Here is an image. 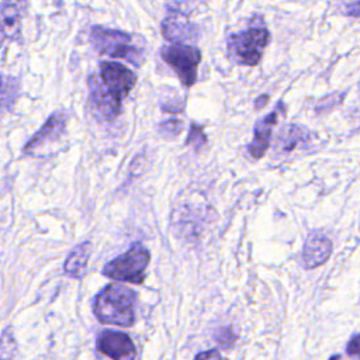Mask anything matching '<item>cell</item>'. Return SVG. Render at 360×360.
I'll return each mask as SVG.
<instances>
[{
    "mask_svg": "<svg viewBox=\"0 0 360 360\" xmlns=\"http://www.w3.org/2000/svg\"><path fill=\"white\" fill-rule=\"evenodd\" d=\"M346 353L349 354L350 359L353 360H360V333L359 335H354L347 346H346Z\"/></svg>",
    "mask_w": 360,
    "mask_h": 360,
    "instance_id": "e0dca14e",
    "label": "cell"
},
{
    "mask_svg": "<svg viewBox=\"0 0 360 360\" xmlns=\"http://www.w3.org/2000/svg\"><path fill=\"white\" fill-rule=\"evenodd\" d=\"M280 108H283L281 103L277 105V108L273 112H270L269 115H266L264 118L257 121V124L255 127L253 139H252V142L248 146V150H249L252 158L260 159L267 152V149L270 146L271 129H273V127L277 122V118H278V114H280Z\"/></svg>",
    "mask_w": 360,
    "mask_h": 360,
    "instance_id": "8fae6325",
    "label": "cell"
},
{
    "mask_svg": "<svg viewBox=\"0 0 360 360\" xmlns=\"http://www.w3.org/2000/svg\"><path fill=\"white\" fill-rule=\"evenodd\" d=\"M162 59L177 73L183 86L190 87L197 80V68L201 62V51L194 45L172 44L160 49Z\"/></svg>",
    "mask_w": 360,
    "mask_h": 360,
    "instance_id": "5b68a950",
    "label": "cell"
},
{
    "mask_svg": "<svg viewBox=\"0 0 360 360\" xmlns=\"http://www.w3.org/2000/svg\"><path fill=\"white\" fill-rule=\"evenodd\" d=\"M89 98L93 110L103 120H112L120 114L121 103L105 91L103 83L96 76L89 77Z\"/></svg>",
    "mask_w": 360,
    "mask_h": 360,
    "instance_id": "30bf717a",
    "label": "cell"
},
{
    "mask_svg": "<svg viewBox=\"0 0 360 360\" xmlns=\"http://www.w3.org/2000/svg\"><path fill=\"white\" fill-rule=\"evenodd\" d=\"M97 349L112 360H129L135 356L134 342L122 332L104 330L97 339Z\"/></svg>",
    "mask_w": 360,
    "mask_h": 360,
    "instance_id": "ba28073f",
    "label": "cell"
},
{
    "mask_svg": "<svg viewBox=\"0 0 360 360\" xmlns=\"http://www.w3.org/2000/svg\"><path fill=\"white\" fill-rule=\"evenodd\" d=\"M332 253V242L322 233H312L307 238L302 249V257L307 267L322 266Z\"/></svg>",
    "mask_w": 360,
    "mask_h": 360,
    "instance_id": "7c38bea8",
    "label": "cell"
},
{
    "mask_svg": "<svg viewBox=\"0 0 360 360\" xmlns=\"http://www.w3.org/2000/svg\"><path fill=\"white\" fill-rule=\"evenodd\" d=\"M65 124H66V114L63 111L53 112L42 125V128L27 142V145L24 146V153L34 155L42 146L59 139V136L65 129Z\"/></svg>",
    "mask_w": 360,
    "mask_h": 360,
    "instance_id": "9c48e42d",
    "label": "cell"
},
{
    "mask_svg": "<svg viewBox=\"0 0 360 360\" xmlns=\"http://www.w3.org/2000/svg\"><path fill=\"white\" fill-rule=\"evenodd\" d=\"M194 360H222V357L218 350L211 349V350H205V352L197 354V357Z\"/></svg>",
    "mask_w": 360,
    "mask_h": 360,
    "instance_id": "d6986e66",
    "label": "cell"
},
{
    "mask_svg": "<svg viewBox=\"0 0 360 360\" xmlns=\"http://www.w3.org/2000/svg\"><path fill=\"white\" fill-rule=\"evenodd\" d=\"M135 292L121 284H110L98 292L94 314L103 323L131 326L135 319Z\"/></svg>",
    "mask_w": 360,
    "mask_h": 360,
    "instance_id": "6da1fadb",
    "label": "cell"
},
{
    "mask_svg": "<svg viewBox=\"0 0 360 360\" xmlns=\"http://www.w3.org/2000/svg\"><path fill=\"white\" fill-rule=\"evenodd\" d=\"M21 8L15 1L6 0L1 8V31L4 37H13L20 27Z\"/></svg>",
    "mask_w": 360,
    "mask_h": 360,
    "instance_id": "5bb4252c",
    "label": "cell"
},
{
    "mask_svg": "<svg viewBox=\"0 0 360 360\" xmlns=\"http://www.w3.org/2000/svg\"><path fill=\"white\" fill-rule=\"evenodd\" d=\"M269 39L270 34L264 27H252L228 38V52L235 62L256 66L262 59L263 49L269 44Z\"/></svg>",
    "mask_w": 360,
    "mask_h": 360,
    "instance_id": "277c9868",
    "label": "cell"
},
{
    "mask_svg": "<svg viewBox=\"0 0 360 360\" xmlns=\"http://www.w3.org/2000/svg\"><path fill=\"white\" fill-rule=\"evenodd\" d=\"M100 77L105 91L120 103L136 82L135 73L118 62H103L100 65Z\"/></svg>",
    "mask_w": 360,
    "mask_h": 360,
    "instance_id": "8992f818",
    "label": "cell"
},
{
    "mask_svg": "<svg viewBox=\"0 0 360 360\" xmlns=\"http://www.w3.org/2000/svg\"><path fill=\"white\" fill-rule=\"evenodd\" d=\"M183 129V122L179 120H169V121H163L159 125V131L160 134H163L165 136H176L181 132Z\"/></svg>",
    "mask_w": 360,
    "mask_h": 360,
    "instance_id": "2e32d148",
    "label": "cell"
},
{
    "mask_svg": "<svg viewBox=\"0 0 360 360\" xmlns=\"http://www.w3.org/2000/svg\"><path fill=\"white\" fill-rule=\"evenodd\" d=\"M205 135L202 131V127H200L198 124L193 122L191 128H190V134L187 136V145H191L195 150L201 149L205 145Z\"/></svg>",
    "mask_w": 360,
    "mask_h": 360,
    "instance_id": "9a60e30c",
    "label": "cell"
},
{
    "mask_svg": "<svg viewBox=\"0 0 360 360\" xmlns=\"http://www.w3.org/2000/svg\"><path fill=\"white\" fill-rule=\"evenodd\" d=\"M329 360H342V356H340V354H336V356H332Z\"/></svg>",
    "mask_w": 360,
    "mask_h": 360,
    "instance_id": "44dd1931",
    "label": "cell"
},
{
    "mask_svg": "<svg viewBox=\"0 0 360 360\" xmlns=\"http://www.w3.org/2000/svg\"><path fill=\"white\" fill-rule=\"evenodd\" d=\"M162 32L173 44H191L198 39V27L183 13L172 11L162 22Z\"/></svg>",
    "mask_w": 360,
    "mask_h": 360,
    "instance_id": "52a82bcc",
    "label": "cell"
},
{
    "mask_svg": "<svg viewBox=\"0 0 360 360\" xmlns=\"http://www.w3.org/2000/svg\"><path fill=\"white\" fill-rule=\"evenodd\" d=\"M139 35H132L118 30H110L94 25L90 30V41L93 46L103 55L112 58H124L131 63L139 65L142 60V45L136 44Z\"/></svg>",
    "mask_w": 360,
    "mask_h": 360,
    "instance_id": "7a4b0ae2",
    "label": "cell"
},
{
    "mask_svg": "<svg viewBox=\"0 0 360 360\" xmlns=\"http://www.w3.org/2000/svg\"><path fill=\"white\" fill-rule=\"evenodd\" d=\"M90 250H91L90 242H84V243L76 246L70 252V255L68 256V259L65 262V273L69 276H73V277L80 276L82 271L87 266V260L90 257Z\"/></svg>",
    "mask_w": 360,
    "mask_h": 360,
    "instance_id": "4fadbf2b",
    "label": "cell"
},
{
    "mask_svg": "<svg viewBox=\"0 0 360 360\" xmlns=\"http://www.w3.org/2000/svg\"><path fill=\"white\" fill-rule=\"evenodd\" d=\"M149 259V250L141 243H135L124 255L108 262L103 269V273L104 276L118 281L139 284L145 278V270Z\"/></svg>",
    "mask_w": 360,
    "mask_h": 360,
    "instance_id": "3957f363",
    "label": "cell"
},
{
    "mask_svg": "<svg viewBox=\"0 0 360 360\" xmlns=\"http://www.w3.org/2000/svg\"><path fill=\"white\" fill-rule=\"evenodd\" d=\"M267 100H269V96H267V94H263L262 97H259V98L256 100V103H255V108H256V110H257V108H263V107L266 105Z\"/></svg>",
    "mask_w": 360,
    "mask_h": 360,
    "instance_id": "ffe728a7",
    "label": "cell"
},
{
    "mask_svg": "<svg viewBox=\"0 0 360 360\" xmlns=\"http://www.w3.org/2000/svg\"><path fill=\"white\" fill-rule=\"evenodd\" d=\"M235 335L231 332V329H222V330H219V333L217 335V340L222 345V346H228V345H231V343H233L235 342Z\"/></svg>",
    "mask_w": 360,
    "mask_h": 360,
    "instance_id": "ac0fdd59",
    "label": "cell"
}]
</instances>
